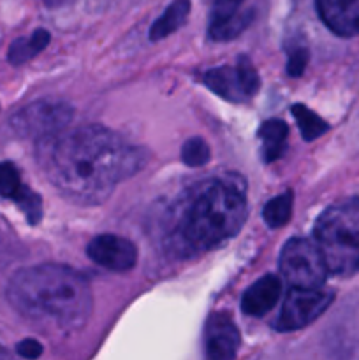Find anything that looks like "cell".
<instances>
[{"label":"cell","mask_w":359,"mask_h":360,"mask_svg":"<svg viewBox=\"0 0 359 360\" xmlns=\"http://www.w3.org/2000/svg\"><path fill=\"white\" fill-rule=\"evenodd\" d=\"M204 84L218 97L231 102L252 98L259 90V74L246 56H239L234 67H215L203 77Z\"/></svg>","instance_id":"cell-7"},{"label":"cell","mask_w":359,"mask_h":360,"mask_svg":"<svg viewBox=\"0 0 359 360\" xmlns=\"http://www.w3.org/2000/svg\"><path fill=\"white\" fill-rule=\"evenodd\" d=\"M333 292L324 290H303V288H292L285 297L282 311L278 315L277 330L280 333H291L310 326L313 320L319 319L329 304L333 302Z\"/></svg>","instance_id":"cell-8"},{"label":"cell","mask_w":359,"mask_h":360,"mask_svg":"<svg viewBox=\"0 0 359 360\" xmlns=\"http://www.w3.org/2000/svg\"><path fill=\"white\" fill-rule=\"evenodd\" d=\"M41 2H44L48 7H58L62 4H65L67 0H41Z\"/></svg>","instance_id":"cell-25"},{"label":"cell","mask_w":359,"mask_h":360,"mask_svg":"<svg viewBox=\"0 0 359 360\" xmlns=\"http://www.w3.org/2000/svg\"><path fill=\"white\" fill-rule=\"evenodd\" d=\"M245 220L241 183L227 179L201 183L172 210L168 246L180 257L208 252L238 234Z\"/></svg>","instance_id":"cell-2"},{"label":"cell","mask_w":359,"mask_h":360,"mask_svg":"<svg viewBox=\"0 0 359 360\" xmlns=\"http://www.w3.org/2000/svg\"><path fill=\"white\" fill-rule=\"evenodd\" d=\"M282 294V281L275 274H266L243 294L241 309L245 315L263 316L275 308Z\"/></svg>","instance_id":"cell-12"},{"label":"cell","mask_w":359,"mask_h":360,"mask_svg":"<svg viewBox=\"0 0 359 360\" xmlns=\"http://www.w3.org/2000/svg\"><path fill=\"white\" fill-rule=\"evenodd\" d=\"M87 255L92 262L104 269L123 273L136 266L137 250L129 239L113 234L97 236L90 241L87 248Z\"/></svg>","instance_id":"cell-9"},{"label":"cell","mask_w":359,"mask_h":360,"mask_svg":"<svg viewBox=\"0 0 359 360\" xmlns=\"http://www.w3.org/2000/svg\"><path fill=\"white\" fill-rule=\"evenodd\" d=\"M239 347V333L227 313H215L206 323L208 360H234Z\"/></svg>","instance_id":"cell-10"},{"label":"cell","mask_w":359,"mask_h":360,"mask_svg":"<svg viewBox=\"0 0 359 360\" xmlns=\"http://www.w3.org/2000/svg\"><path fill=\"white\" fill-rule=\"evenodd\" d=\"M317 13L340 37L359 35V0H315Z\"/></svg>","instance_id":"cell-11"},{"label":"cell","mask_w":359,"mask_h":360,"mask_svg":"<svg viewBox=\"0 0 359 360\" xmlns=\"http://www.w3.org/2000/svg\"><path fill=\"white\" fill-rule=\"evenodd\" d=\"M358 269H359V266H358Z\"/></svg>","instance_id":"cell-27"},{"label":"cell","mask_w":359,"mask_h":360,"mask_svg":"<svg viewBox=\"0 0 359 360\" xmlns=\"http://www.w3.org/2000/svg\"><path fill=\"white\" fill-rule=\"evenodd\" d=\"M13 200L18 204V207L23 211L25 217H27V220H28V224L37 225L39 221H41L42 200H41V197L34 192V190H30L28 186H21V190L16 193V197H14Z\"/></svg>","instance_id":"cell-19"},{"label":"cell","mask_w":359,"mask_h":360,"mask_svg":"<svg viewBox=\"0 0 359 360\" xmlns=\"http://www.w3.org/2000/svg\"><path fill=\"white\" fill-rule=\"evenodd\" d=\"M0 360H7V355H6V352H4L2 348H0Z\"/></svg>","instance_id":"cell-26"},{"label":"cell","mask_w":359,"mask_h":360,"mask_svg":"<svg viewBox=\"0 0 359 360\" xmlns=\"http://www.w3.org/2000/svg\"><path fill=\"white\" fill-rule=\"evenodd\" d=\"M253 11H243L239 13L238 16L231 18V20L224 21V23H218V25H210L208 28V34H210L211 41H217V42H227L231 39L238 37L241 32H245L248 28V25L253 21Z\"/></svg>","instance_id":"cell-16"},{"label":"cell","mask_w":359,"mask_h":360,"mask_svg":"<svg viewBox=\"0 0 359 360\" xmlns=\"http://www.w3.org/2000/svg\"><path fill=\"white\" fill-rule=\"evenodd\" d=\"M245 2L246 0H215L213 7H211L210 25L224 23V21L238 16L239 13H243L241 6Z\"/></svg>","instance_id":"cell-22"},{"label":"cell","mask_w":359,"mask_h":360,"mask_svg":"<svg viewBox=\"0 0 359 360\" xmlns=\"http://www.w3.org/2000/svg\"><path fill=\"white\" fill-rule=\"evenodd\" d=\"M20 172L11 162H0V197L4 199H14L21 190Z\"/></svg>","instance_id":"cell-21"},{"label":"cell","mask_w":359,"mask_h":360,"mask_svg":"<svg viewBox=\"0 0 359 360\" xmlns=\"http://www.w3.org/2000/svg\"><path fill=\"white\" fill-rule=\"evenodd\" d=\"M16 354L21 359L35 360L42 355V345L35 340H23L16 345Z\"/></svg>","instance_id":"cell-24"},{"label":"cell","mask_w":359,"mask_h":360,"mask_svg":"<svg viewBox=\"0 0 359 360\" xmlns=\"http://www.w3.org/2000/svg\"><path fill=\"white\" fill-rule=\"evenodd\" d=\"M292 115H294L296 122H298L299 132H301L303 139L305 141H313L317 137H320L322 134L327 132V123L320 118L319 115L308 109L306 105L303 104H296L292 105Z\"/></svg>","instance_id":"cell-17"},{"label":"cell","mask_w":359,"mask_h":360,"mask_svg":"<svg viewBox=\"0 0 359 360\" xmlns=\"http://www.w3.org/2000/svg\"><path fill=\"white\" fill-rule=\"evenodd\" d=\"M37 143L49 181L77 204L102 202L116 183L136 174L148 160L146 151L99 125L63 130Z\"/></svg>","instance_id":"cell-1"},{"label":"cell","mask_w":359,"mask_h":360,"mask_svg":"<svg viewBox=\"0 0 359 360\" xmlns=\"http://www.w3.org/2000/svg\"><path fill=\"white\" fill-rule=\"evenodd\" d=\"M289 127L282 120H267L260 125L259 139L263 144V158L264 162H275L284 155L287 148Z\"/></svg>","instance_id":"cell-14"},{"label":"cell","mask_w":359,"mask_h":360,"mask_svg":"<svg viewBox=\"0 0 359 360\" xmlns=\"http://www.w3.org/2000/svg\"><path fill=\"white\" fill-rule=\"evenodd\" d=\"M190 14V0H172L168 6V9L155 20V23L150 28V41H162L175 34L178 28L185 25L187 18Z\"/></svg>","instance_id":"cell-13"},{"label":"cell","mask_w":359,"mask_h":360,"mask_svg":"<svg viewBox=\"0 0 359 360\" xmlns=\"http://www.w3.org/2000/svg\"><path fill=\"white\" fill-rule=\"evenodd\" d=\"M292 214V193L285 192L282 195L273 197L270 202L264 206L263 217L266 220V224L271 229L284 227L289 220H291Z\"/></svg>","instance_id":"cell-18"},{"label":"cell","mask_w":359,"mask_h":360,"mask_svg":"<svg viewBox=\"0 0 359 360\" xmlns=\"http://www.w3.org/2000/svg\"><path fill=\"white\" fill-rule=\"evenodd\" d=\"M51 41V35L44 28H37V30L32 32L28 37H20L9 46V51H7V58L13 65H21V63H27L28 60H32L34 56H37L46 46Z\"/></svg>","instance_id":"cell-15"},{"label":"cell","mask_w":359,"mask_h":360,"mask_svg":"<svg viewBox=\"0 0 359 360\" xmlns=\"http://www.w3.org/2000/svg\"><path fill=\"white\" fill-rule=\"evenodd\" d=\"M319 246L327 271L348 274L359 266V199L348 197L331 204L319 218L315 229Z\"/></svg>","instance_id":"cell-4"},{"label":"cell","mask_w":359,"mask_h":360,"mask_svg":"<svg viewBox=\"0 0 359 360\" xmlns=\"http://www.w3.org/2000/svg\"><path fill=\"white\" fill-rule=\"evenodd\" d=\"M306 63H308V49H306L305 46H294V48L289 51V60H287L289 76H294V77L301 76Z\"/></svg>","instance_id":"cell-23"},{"label":"cell","mask_w":359,"mask_h":360,"mask_svg":"<svg viewBox=\"0 0 359 360\" xmlns=\"http://www.w3.org/2000/svg\"><path fill=\"white\" fill-rule=\"evenodd\" d=\"M73 108L65 102H34L11 118V129L20 137L42 141L62 134L73 120Z\"/></svg>","instance_id":"cell-6"},{"label":"cell","mask_w":359,"mask_h":360,"mask_svg":"<svg viewBox=\"0 0 359 360\" xmlns=\"http://www.w3.org/2000/svg\"><path fill=\"white\" fill-rule=\"evenodd\" d=\"M280 271L292 288L303 290H319L329 274L315 241L303 238L285 243L280 253Z\"/></svg>","instance_id":"cell-5"},{"label":"cell","mask_w":359,"mask_h":360,"mask_svg":"<svg viewBox=\"0 0 359 360\" xmlns=\"http://www.w3.org/2000/svg\"><path fill=\"white\" fill-rule=\"evenodd\" d=\"M7 301L25 319L73 333L92 313V290L77 271L56 264L21 269L7 285Z\"/></svg>","instance_id":"cell-3"},{"label":"cell","mask_w":359,"mask_h":360,"mask_svg":"<svg viewBox=\"0 0 359 360\" xmlns=\"http://www.w3.org/2000/svg\"><path fill=\"white\" fill-rule=\"evenodd\" d=\"M182 160L189 167H201L210 160V146L201 137H190L182 148Z\"/></svg>","instance_id":"cell-20"}]
</instances>
